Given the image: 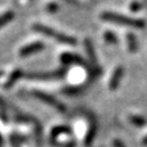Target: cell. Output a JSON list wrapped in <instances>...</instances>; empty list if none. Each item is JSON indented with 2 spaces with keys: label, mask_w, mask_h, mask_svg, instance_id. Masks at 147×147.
Masks as SVG:
<instances>
[{
  "label": "cell",
  "mask_w": 147,
  "mask_h": 147,
  "mask_svg": "<svg viewBox=\"0 0 147 147\" xmlns=\"http://www.w3.org/2000/svg\"><path fill=\"white\" fill-rule=\"evenodd\" d=\"M129 121L131 122V124L135 125L137 127H143L146 124L144 117H140V115H130L129 117Z\"/></svg>",
  "instance_id": "cell-11"
},
{
  "label": "cell",
  "mask_w": 147,
  "mask_h": 147,
  "mask_svg": "<svg viewBox=\"0 0 147 147\" xmlns=\"http://www.w3.org/2000/svg\"><path fill=\"white\" fill-rule=\"evenodd\" d=\"M85 48H86V52H87L88 56H89V59L91 61V63L93 64V67L97 69V57H96V53H95V49L94 46L92 44V41L90 39H85Z\"/></svg>",
  "instance_id": "cell-6"
},
{
  "label": "cell",
  "mask_w": 147,
  "mask_h": 147,
  "mask_svg": "<svg viewBox=\"0 0 147 147\" xmlns=\"http://www.w3.org/2000/svg\"><path fill=\"white\" fill-rule=\"evenodd\" d=\"M100 18L105 22L115 23L121 26L134 28V29H143L145 27V22L140 18H129L125 14L117 13L113 11H104L100 14Z\"/></svg>",
  "instance_id": "cell-1"
},
{
  "label": "cell",
  "mask_w": 147,
  "mask_h": 147,
  "mask_svg": "<svg viewBox=\"0 0 147 147\" xmlns=\"http://www.w3.org/2000/svg\"><path fill=\"white\" fill-rule=\"evenodd\" d=\"M113 146H115V147H126L124 143H123L121 140H119V139H115V140H113Z\"/></svg>",
  "instance_id": "cell-14"
},
{
  "label": "cell",
  "mask_w": 147,
  "mask_h": 147,
  "mask_svg": "<svg viewBox=\"0 0 147 147\" xmlns=\"http://www.w3.org/2000/svg\"><path fill=\"white\" fill-rule=\"evenodd\" d=\"M96 130H97L96 123L93 122V123H92V126L90 127V129H89V132H88L87 137H86V144H87V145H89L90 143L93 141L95 135H96Z\"/></svg>",
  "instance_id": "cell-10"
},
{
  "label": "cell",
  "mask_w": 147,
  "mask_h": 147,
  "mask_svg": "<svg viewBox=\"0 0 147 147\" xmlns=\"http://www.w3.org/2000/svg\"><path fill=\"white\" fill-rule=\"evenodd\" d=\"M103 38H104V40H105L106 43L113 44H113H117V42H119L117 35H115L113 32H111V31H106L103 35Z\"/></svg>",
  "instance_id": "cell-9"
},
{
  "label": "cell",
  "mask_w": 147,
  "mask_h": 147,
  "mask_svg": "<svg viewBox=\"0 0 147 147\" xmlns=\"http://www.w3.org/2000/svg\"><path fill=\"white\" fill-rule=\"evenodd\" d=\"M124 71H125V69L122 65H119V67L115 69V71H113V76H111L110 81H109V89L111 90V91H115V90L117 89L119 83H121V80H122L123 76H124Z\"/></svg>",
  "instance_id": "cell-3"
},
{
  "label": "cell",
  "mask_w": 147,
  "mask_h": 147,
  "mask_svg": "<svg viewBox=\"0 0 147 147\" xmlns=\"http://www.w3.org/2000/svg\"><path fill=\"white\" fill-rule=\"evenodd\" d=\"M33 30L36 31V32L40 33V34H43L47 37H50V38H53L57 42L62 44H67V45H77V39L74 38L71 36H69V35L62 34L60 32H57V31L53 30L51 28L46 27L44 25H41V24H35L33 25Z\"/></svg>",
  "instance_id": "cell-2"
},
{
  "label": "cell",
  "mask_w": 147,
  "mask_h": 147,
  "mask_svg": "<svg viewBox=\"0 0 147 147\" xmlns=\"http://www.w3.org/2000/svg\"><path fill=\"white\" fill-rule=\"evenodd\" d=\"M143 144H145V145L147 144V137H145L144 139H143Z\"/></svg>",
  "instance_id": "cell-16"
},
{
  "label": "cell",
  "mask_w": 147,
  "mask_h": 147,
  "mask_svg": "<svg viewBox=\"0 0 147 147\" xmlns=\"http://www.w3.org/2000/svg\"><path fill=\"white\" fill-rule=\"evenodd\" d=\"M127 44H128L129 51L132 53L136 52L138 49V42L137 38L133 33H128L127 35Z\"/></svg>",
  "instance_id": "cell-7"
},
{
  "label": "cell",
  "mask_w": 147,
  "mask_h": 147,
  "mask_svg": "<svg viewBox=\"0 0 147 147\" xmlns=\"http://www.w3.org/2000/svg\"><path fill=\"white\" fill-rule=\"evenodd\" d=\"M141 8H142V3L139 2L138 0H134L130 4V10L133 12L139 11V10H141Z\"/></svg>",
  "instance_id": "cell-12"
},
{
  "label": "cell",
  "mask_w": 147,
  "mask_h": 147,
  "mask_svg": "<svg viewBox=\"0 0 147 147\" xmlns=\"http://www.w3.org/2000/svg\"><path fill=\"white\" fill-rule=\"evenodd\" d=\"M65 1L71 3V4H78V1H77V0H65Z\"/></svg>",
  "instance_id": "cell-15"
},
{
  "label": "cell",
  "mask_w": 147,
  "mask_h": 147,
  "mask_svg": "<svg viewBox=\"0 0 147 147\" xmlns=\"http://www.w3.org/2000/svg\"><path fill=\"white\" fill-rule=\"evenodd\" d=\"M61 61L64 64H69V63H79V64H84L85 65V60L83 59L81 56L77 54H73V53L65 52L63 54H61V57H60Z\"/></svg>",
  "instance_id": "cell-5"
},
{
  "label": "cell",
  "mask_w": 147,
  "mask_h": 147,
  "mask_svg": "<svg viewBox=\"0 0 147 147\" xmlns=\"http://www.w3.org/2000/svg\"><path fill=\"white\" fill-rule=\"evenodd\" d=\"M44 44L41 42H35V43H31L29 45L25 46L20 50V55L21 56H28L33 53H37L39 51H42L44 49Z\"/></svg>",
  "instance_id": "cell-4"
},
{
  "label": "cell",
  "mask_w": 147,
  "mask_h": 147,
  "mask_svg": "<svg viewBox=\"0 0 147 147\" xmlns=\"http://www.w3.org/2000/svg\"><path fill=\"white\" fill-rule=\"evenodd\" d=\"M14 18L13 11H6L5 13H3L2 16H0V28L4 27L6 24H8L9 22H11Z\"/></svg>",
  "instance_id": "cell-8"
},
{
  "label": "cell",
  "mask_w": 147,
  "mask_h": 147,
  "mask_svg": "<svg viewBox=\"0 0 147 147\" xmlns=\"http://www.w3.org/2000/svg\"><path fill=\"white\" fill-rule=\"evenodd\" d=\"M46 10L51 12V13L56 12L58 10V5L56 4V3H49V4L46 6Z\"/></svg>",
  "instance_id": "cell-13"
}]
</instances>
